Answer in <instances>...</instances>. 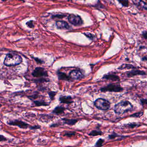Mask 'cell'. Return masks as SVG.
I'll return each instance as SVG.
<instances>
[{
    "label": "cell",
    "instance_id": "obj_1",
    "mask_svg": "<svg viewBox=\"0 0 147 147\" xmlns=\"http://www.w3.org/2000/svg\"><path fill=\"white\" fill-rule=\"evenodd\" d=\"M23 59L21 56L14 53H9L5 58L4 64L6 66H12L21 64Z\"/></svg>",
    "mask_w": 147,
    "mask_h": 147
},
{
    "label": "cell",
    "instance_id": "obj_2",
    "mask_svg": "<svg viewBox=\"0 0 147 147\" xmlns=\"http://www.w3.org/2000/svg\"><path fill=\"white\" fill-rule=\"evenodd\" d=\"M132 105L127 101H123L115 105L114 111L117 114H122L126 113L132 109Z\"/></svg>",
    "mask_w": 147,
    "mask_h": 147
},
{
    "label": "cell",
    "instance_id": "obj_3",
    "mask_svg": "<svg viewBox=\"0 0 147 147\" xmlns=\"http://www.w3.org/2000/svg\"><path fill=\"white\" fill-rule=\"evenodd\" d=\"M95 107L99 110L102 111L108 110L111 107V103L107 100L102 98H99L94 102Z\"/></svg>",
    "mask_w": 147,
    "mask_h": 147
},
{
    "label": "cell",
    "instance_id": "obj_4",
    "mask_svg": "<svg viewBox=\"0 0 147 147\" xmlns=\"http://www.w3.org/2000/svg\"><path fill=\"white\" fill-rule=\"evenodd\" d=\"M100 91L102 92H121L124 91V89L119 85L116 83L109 84L107 86L101 87Z\"/></svg>",
    "mask_w": 147,
    "mask_h": 147
},
{
    "label": "cell",
    "instance_id": "obj_5",
    "mask_svg": "<svg viewBox=\"0 0 147 147\" xmlns=\"http://www.w3.org/2000/svg\"><path fill=\"white\" fill-rule=\"evenodd\" d=\"M32 75L34 77L41 78L48 77V72L43 67H36L33 71Z\"/></svg>",
    "mask_w": 147,
    "mask_h": 147
},
{
    "label": "cell",
    "instance_id": "obj_6",
    "mask_svg": "<svg viewBox=\"0 0 147 147\" xmlns=\"http://www.w3.org/2000/svg\"><path fill=\"white\" fill-rule=\"evenodd\" d=\"M68 21L70 23L77 26L82 25L83 23L82 19L78 15L70 14L68 17Z\"/></svg>",
    "mask_w": 147,
    "mask_h": 147
},
{
    "label": "cell",
    "instance_id": "obj_7",
    "mask_svg": "<svg viewBox=\"0 0 147 147\" xmlns=\"http://www.w3.org/2000/svg\"><path fill=\"white\" fill-rule=\"evenodd\" d=\"M7 124L10 126H17L21 129H26L28 128H30V126L28 124H26L25 122L22 121V120H18V119H14L13 120H11L7 122Z\"/></svg>",
    "mask_w": 147,
    "mask_h": 147
},
{
    "label": "cell",
    "instance_id": "obj_8",
    "mask_svg": "<svg viewBox=\"0 0 147 147\" xmlns=\"http://www.w3.org/2000/svg\"><path fill=\"white\" fill-rule=\"evenodd\" d=\"M69 76L71 79L74 80H79L84 77V75L80 70H72L70 72Z\"/></svg>",
    "mask_w": 147,
    "mask_h": 147
},
{
    "label": "cell",
    "instance_id": "obj_9",
    "mask_svg": "<svg viewBox=\"0 0 147 147\" xmlns=\"http://www.w3.org/2000/svg\"><path fill=\"white\" fill-rule=\"evenodd\" d=\"M132 1L137 7L147 11V2L142 0H132Z\"/></svg>",
    "mask_w": 147,
    "mask_h": 147
},
{
    "label": "cell",
    "instance_id": "obj_10",
    "mask_svg": "<svg viewBox=\"0 0 147 147\" xmlns=\"http://www.w3.org/2000/svg\"><path fill=\"white\" fill-rule=\"evenodd\" d=\"M146 72H144V71L139 70H132L126 73V76L128 77L131 78L132 77H135V76H138V75H146Z\"/></svg>",
    "mask_w": 147,
    "mask_h": 147
},
{
    "label": "cell",
    "instance_id": "obj_11",
    "mask_svg": "<svg viewBox=\"0 0 147 147\" xmlns=\"http://www.w3.org/2000/svg\"><path fill=\"white\" fill-rule=\"evenodd\" d=\"M59 101L63 104H70L73 103L72 97L71 96H61L60 97Z\"/></svg>",
    "mask_w": 147,
    "mask_h": 147
},
{
    "label": "cell",
    "instance_id": "obj_12",
    "mask_svg": "<svg viewBox=\"0 0 147 147\" xmlns=\"http://www.w3.org/2000/svg\"><path fill=\"white\" fill-rule=\"evenodd\" d=\"M102 78L103 79L110 80V81H113V82L119 81L120 80L119 77L117 75H113V74H107V75H104Z\"/></svg>",
    "mask_w": 147,
    "mask_h": 147
},
{
    "label": "cell",
    "instance_id": "obj_13",
    "mask_svg": "<svg viewBox=\"0 0 147 147\" xmlns=\"http://www.w3.org/2000/svg\"><path fill=\"white\" fill-rule=\"evenodd\" d=\"M56 26L59 29H66L69 30L70 28V26L66 22L63 21H58L56 22Z\"/></svg>",
    "mask_w": 147,
    "mask_h": 147
},
{
    "label": "cell",
    "instance_id": "obj_14",
    "mask_svg": "<svg viewBox=\"0 0 147 147\" xmlns=\"http://www.w3.org/2000/svg\"><path fill=\"white\" fill-rule=\"evenodd\" d=\"M58 77L59 80H65V81H69L70 80V76L66 75V73L58 71Z\"/></svg>",
    "mask_w": 147,
    "mask_h": 147
},
{
    "label": "cell",
    "instance_id": "obj_15",
    "mask_svg": "<svg viewBox=\"0 0 147 147\" xmlns=\"http://www.w3.org/2000/svg\"><path fill=\"white\" fill-rule=\"evenodd\" d=\"M65 110V108L64 107H63L58 106L55 107V108L54 109L53 111L52 112V113L55 114V115H60V114H62L64 112Z\"/></svg>",
    "mask_w": 147,
    "mask_h": 147
},
{
    "label": "cell",
    "instance_id": "obj_16",
    "mask_svg": "<svg viewBox=\"0 0 147 147\" xmlns=\"http://www.w3.org/2000/svg\"><path fill=\"white\" fill-rule=\"evenodd\" d=\"M33 103L36 107L48 106L49 105V103L44 100L34 101Z\"/></svg>",
    "mask_w": 147,
    "mask_h": 147
},
{
    "label": "cell",
    "instance_id": "obj_17",
    "mask_svg": "<svg viewBox=\"0 0 147 147\" xmlns=\"http://www.w3.org/2000/svg\"><path fill=\"white\" fill-rule=\"evenodd\" d=\"M62 120L64 121V124L70 126L74 125L78 121V119H69L66 118L62 119Z\"/></svg>",
    "mask_w": 147,
    "mask_h": 147
},
{
    "label": "cell",
    "instance_id": "obj_18",
    "mask_svg": "<svg viewBox=\"0 0 147 147\" xmlns=\"http://www.w3.org/2000/svg\"><path fill=\"white\" fill-rule=\"evenodd\" d=\"M136 69V67L131 64H124L120 67H119V70H124V69Z\"/></svg>",
    "mask_w": 147,
    "mask_h": 147
},
{
    "label": "cell",
    "instance_id": "obj_19",
    "mask_svg": "<svg viewBox=\"0 0 147 147\" xmlns=\"http://www.w3.org/2000/svg\"><path fill=\"white\" fill-rule=\"evenodd\" d=\"M35 83H47L49 81V80L48 79H47L46 78H44L43 77L41 78H38L36 79H34L33 80Z\"/></svg>",
    "mask_w": 147,
    "mask_h": 147
},
{
    "label": "cell",
    "instance_id": "obj_20",
    "mask_svg": "<svg viewBox=\"0 0 147 147\" xmlns=\"http://www.w3.org/2000/svg\"><path fill=\"white\" fill-rule=\"evenodd\" d=\"M103 134V132L97 130H94L90 132L89 135L91 136H101Z\"/></svg>",
    "mask_w": 147,
    "mask_h": 147
},
{
    "label": "cell",
    "instance_id": "obj_21",
    "mask_svg": "<svg viewBox=\"0 0 147 147\" xmlns=\"http://www.w3.org/2000/svg\"><path fill=\"white\" fill-rule=\"evenodd\" d=\"M57 91H48V94L49 96L50 97L51 100L53 101L54 99V97L57 94Z\"/></svg>",
    "mask_w": 147,
    "mask_h": 147
},
{
    "label": "cell",
    "instance_id": "obj_22",
    "mask_svg": "<svg viewBox=\"0 0 147 147\" xmlns=\"http://www.w3.org/2000/svg\"><path fill=\"white\" fill-rule=\"evenodd\" d=\"M105 142V140L102 138H100L99 140H97V142L96 143L95 146V147H101L103 146V143Z\"/></svg>",
    "mask_w": 147,
    "mask_h": 147
},
{
    "label": "cell",
    "instance_id": "obj_23",
    "mask_svg": "<svg viewBox=\"0 0 147 147\" xmlns=\"http://www.w3.org/2000/svg\"><path fill=\"white\" fill-rule=\"evenodd\" d=\"M118 1L125 7L129 6V1L128 0H117Z\"/></svg>",
    "mask_w": 147,
    "mask_h": 147
},
{
    "label": "cell",
    "instance_id": "obj_24",
    "mask_svg": "<svg viewBox=\"0 0 147 147\" xmlns=\"http://www.w3.org/2000/svg\"><path fill=\"white\" fill-rule=\"evenodd\" d=\"M144 112L143 111H140L139 112L136 113L134 114H132L130 116V117H133L138 118L142 117L143 115Z\"/></svg>",
    "mask_w": 147,
    "mask_h": 147
},
{
    "label": "cell",
    "instance_id": "obj_25",
    "mask_svg": "<svg viewBox=\"0 0 147 147\" xmlns=\"http://www.w3.org/2000/svg\"><path fill=\"white\" fill-rule=\"evenodd\" d=\"M76 133V132L74 131H66L65 133L64 136L70 138L72 136H75Z\"/></svg>",
    "mask_w": 147,
    "mask_h": 147
},
{
    "label": "cell",
    "instance_id": "obj_26",
    "mask_svg": "<svg viewBox=\"0 0 147 147\" xmlns=\"http://www.w3.org/2000/svg\"><path fill=\"white\" fill-rule=\"evenodd\" d=\"M39 96V95L37 94H35L34 95H32L30 96H28V97L30 99L33 100L35 99H37L38 97Z\"/></svg>",
    "mask_w": 147,
    "mask_h": 147
},
{
    "label": "cell",
    "instance_id": "obj_27",
    "mask_svg": "<svg viewBox=\"0 0 147 147\" xmlns=\"http://www.w3.org/2000/svg\"><path fill=\"white\" fill-rule=\"evenodd\" d=\"M118 136H119L118 135L117 133H113V134L109 135L108 138H109V139H114L115 138L118 137Z\"/></svg>",
    "mask_w": 147,
    "mask_h": 147
},
{
    "label": "cell",
    "instance_id": "obj_28",
    "mask_svg": "<svg viewBox=\"0 0 147 147\" xmlns=\"http://www.w3.org/2000/svg\"><path fill=\"white\" fill-rule=\"evenodd\" d=\"M29 128L32 130H36L40 129L41 128V126L39 125H35L33 126H30Z\"/></svg>",
    "mask_w": 147,
    "mask_h": 147
},
{
    "label": "cell",
    "instance_id": "obj_29",
    "mask_svg": "<svg viewBox=\"0 0 147 147\" xmlns=\"http://www.w3.org/2000/svg\"><path fill=\"white\" fill-rule=\"evenodd\" d=\"M127 125H128V127H130L131 128H134L138 126V125L137 124H134V123H133V124H127Z\"/></svg>",
    "mask_w": 147,
    "mask_h": 147
},
{
    "label": "cell",
    "instance_id": "obj_30",
    "mask_svg": "<svg viewBox=\"0 0 147 147\" xmlns=\"http://www.w3.org/2000/svg\"><path fill=\"white\" fill-rule=\"evenodd\" d=\"M26 24L30 28H32V27H34V26H33V24H32V21H30V22H28L26 23Z\"/></svg>",
    "mask_w": 147,
    "mask_h": 147
},
{
    "label": "cell",
    "instance_id": "obj_31",
    "mask_svg": "<svg viewBox=\"0 0 147 147\" xmlns=\"http://www.w3.org/2000/svg\"><path fill=\"white\" fill-rule=\"evenodd\" d=\"M7 139L2 135H1L0 136V141L2 142V141H6Z\"/></svg>",
    "mask_w": 147,
    "mask_h": 147
},
{
    "label": "cell",
    "instance_id": "obj_32",
    "mask_svg": "<svg viewBox=\"0 0 147 147\" xmlns=\"http://www.w3.org/2000/svg\"><path fill=\"white\" fill-rule=\"evenodd\" d=\"M34 60H36L38 64H42L43 63V61L42 60L36 58H34Z\"/></svg>",
    "mask_w": 147,
    "mask_h": 147
},
{
    "label": "cell",
    "instance_id": "obj_33",
    "mask_svg": "<svg viewBox=\"0 0 147 147\" xmlns=\"http://www.w3.org/2000/svg\"><path fill=\"white\" fill-rule=\"evenodd\" d=\"M142 36L144 38L147 39V31H144L142 32Z\"/></svg>",
    "mask_w": 147,
    "mask_h": 147
},
{
    "label": "cell",
    "instance_id": "obj_34",
    "mask_svg": "<svg viewBox=\"0 0 147 147\" xmlns=\"http://www.w3.org/2000/svg\"><path fill=\"white\" fill-rule=\"evenodd\" d=\"M141 103H142V105H146V104H147V100L143 99L141 100Z\"/></svg>",
    "mask_w": 147,
    "mask_h": 147
},
{
    "label": "cell",
    "instance_id": "obj_35",
    "mask_svg": "<svg viewBox=\"0 0 147 147\" xmlns=\"http://www.w3.org/2000/svg\"><path fill=\"white\" fill-rule=\"evenodd\" d=\"M85 35H86L87 37L91 38V39L93 38V36L91 34H90V33H87L85 34Z\"/></svg>",
    "mask_w": 147,
    "mask_h": 147
},
{
    "label": "cell",
    "instance_id": "obj_36",
    "mask_svg": "<svg viewBox=\"0 0 147 147\" xmlns=\"http://www.w3.org/2000/svg\"><path fill=\"white\" fill-rule=\"evenodd\" d=\"M59 126V125L58 124H53L51 125L50 126V127H57V126Z\"/></svg>",
    "mask_w": 147,
    "mask_h": 147
}]
</instances>
